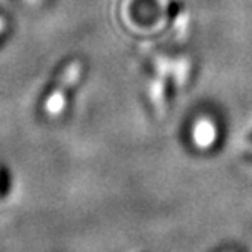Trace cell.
<instances>
[{
	"label": "cell",
	"mask_w": 252,
	"mask_h": 252,
	"mask_svg": "<svg viewBox=\"0 0 252 252\" xmlns=\"http://www.w3.org/2000/svg\"><path fill=\"white\" fill-rule=\"evenodd\" d=\"M0 30H2V22H0Z\"/></svg>",
	"instance_id": "6da1fadb"
}]
</instances>
